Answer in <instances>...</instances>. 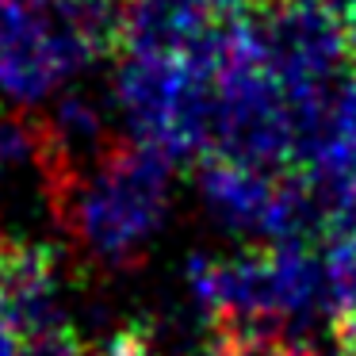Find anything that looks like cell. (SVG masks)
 Wrapping results in <instances>:
<instances>
[{"mask_svg": "<svg viewBox=\"0 0 356 356\" xmlns=\"http://www.w3.org/2000/svg\"><path fill=\"white\" fill-rule=\"evenodd\" d=\"M0 356H19V341H16V333L4 325V318H0Z\"/></svg>", "mask_w": 356, "mask_h": 356, "instance_id": "obj_4", "label": "cell"}, {"mask_svg": "<svg viewBox=\"0 0 356 356\" xmlns=\"http://www.w3.org/2000/svg\"><path fill=\"white\" fill-rule=\"evenodd\" d=\"M341 337V353L337 356H356V333H337Z\"/></svg>", "mask_w": 356, "mask_h": 356, "instance_id": "obj_5", "label": "cell"}, {"mask_svg": "<svg viewBox=\"0 0 356 356\" xmlns=\"http://www.w3.org/2000/svg\"><path fill=\"white\" fill-rule=\"evenodd\" d=\"M172 161L142 142H115L92 169L50 188L54 211L81 253L104 268L146 257L169 211Z\"/></svg>", "mask_w": 356, "mask_h": 356, "instance_id": "obj_1", "label": "cell"}, {"mask_svg": "<svg viewBox=\"0 0 356 356\" xmlns=\"http://www.w3.org/2000/svg\"><path fill=\"white\" fill-rule=\"evenodd\" d=\"M39 157V123L24 115H0V184L19 161Z\"/></svg>", "mask_w": 356, "mask_h": 356, "instance_id": "obj_3", "label": "cell"}, {"mask_svg": "<svg viewBox=\"0 0 356 356\" xmlns=\"http://www.w3.org/2000/svg\"><path fill=\"white\" fill-rule=\"evenodd\" d=\"M0 318L16 333L19 348L77 333L62 272L50 249L0 241Z\"/></svg>", "mask_w": 356, "mask_h": 356, "instance_id": "obj_2", "label": "cell"}]
</instances>
